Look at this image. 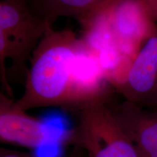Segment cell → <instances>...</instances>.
Segmentation results:
<instances>
[{
	"label": "cell",
	"instance_id": "1",
	"mask_svg": "<svg viewBox=\"0 0 157 157\" xmlns=\"http://www.w3.org/2000/svg\"><path fill=\"white\" fill-rule=\"evenodd\" d=\"M80 39L65 29L49 31L31 56L22 96L15 101L24 111L73 106V65Z\"/></svg>",
	"mask_w": 157,
	"mask_h": 157
},
{
	"label": "cell",
	"instance_id": "2",
	"mask_svg": "<svg viewBox=\"0 0 157 157\" xmlns=\"http://www.w3.org/2000/svg\"><path fill=\"white\" fill-rule=\"evenodd\" d=\"M79 23L82 40L96 56L120 55L131 63L157 31L144 0H107Z\"/></svg>",
	"mask_w": 157,
	"mask_h": 157
},
{
	"label": "cell",
	"instance_id": "3",
	"mask_svg": "<svg viewBox=\"0 0 157 157\" xmlns=\"http://www.w3.org/2000/svg\"><path fill=\"white\" fill-rule=\"evenodd\" d=\"M53 28L31 12L28 0L0 2V71L5 72L6 59L12 69L25 81L33 52L42 39Z\"/></svg>",
	"mask_w": 157,
	"mask_h": 157
},
{
	"label": "cell",
	"instance_id": "4",
	"mask_svg": "<svg viewBox=\"0 0 157 157\" xmlns=\"http://www.w3.org/2000/svg\"><path fill=\"white\" fill-rule=\"evenodd\" d=\"M106 103L92 102L72 111L78 116V124L71 142L84 151L87 157H142Z\"/></svg>",
	"mask_w": 157,
	"mask_h": 157
},
{
	"label": "cell",
	"instance_id": "5",
	"mask_svg": "<svg viewBox=\"0 0 157 157\" xmlns=\"http://www.w3.org/2000/svg\"><path fill=\"white\" fill-rule=\"evenodd\" d=\"M125 101L157 108V31L142 45L122 83L115 89Z\"/></svg>",
	"mask_w": 157,
	"mask_h": 157
},
{
	"label": "cell",
	"instance_id": "6",
	"mask_svg": "<svg viewBox=\"0 0 157 157\" xmlns=\"http://www.w3.org/2000/svg\"><path fill=\"white\" fill-rule=\"evenodd\" d=\"M50 131L43 121L29 115L13 98L0 93V141L29 148L44 146Z\"/></svg>",
	"mask_w": 157,
	"mask_h": 157
},
{
	"label": "cell",
	"instance_id": "7",
	"mask_svg": "<svg viewBox=\"0 0 157 157\" xmlns=\"http://www.w3.org/2000/svg\"><path fill=\"white\" fill-rule=\"evenodd\" d=\"M106 105L142 157H157V110L125 100H111Z\"/></svg>",
	"mask_w": 157,
	"mask_h": 157
},
{
	"label": "cell",
	"instance_id": "8",
	"mask_svg": "<svg viewBox=\"0 0 157 157\" xmlns=\"http://www.w3.org/2000/svg\"><path fill=\"white\" fill-rule=\"evenodd\" d=\"M32 13L53 26L62 17H74L81 22L107 0H28Z\"/></svg>",
	"mask_w": 157,
	"mask_h": 157
},
{
	"label": "cell",
	"instance_id": "9",
	"mask_svg": "<svg viewBox=\"0 0 157 157\" xmlns=\"http://www.w3.org/2000/svg\"><path fill=\"white\" fill-rule=\"evenodd\" d=\"M0 157H34L30 153L19 151L5 148H0Z\"/></svg>",
	"mask_w": 157,
	"mask_h": 157
},
{
	"label": "cell",
	"instance_id": "10",
	"mask_svg": "<svg viewBox=\"0 0 157 157\" xmlns=\"http://www.w3.org/2000/svg\"><path fill=\"white\" fill-rule=\"evenodd\" d=\"M144 2L151 19L157 23V0H144Z\"/></svg>",
	"mask_w": 157,
	"mask_h": 157
},
{
	"label": "cell",
	"instance_id": "11",
	"mask_svg": "<svg viewBox=\"0 0 157 157\" xmlns=\"http://www.w3.org/2000/svg\"><path fill=\"white\" fill-rule=\"evenodd\" d=\"M70 157H87V155L84 154V156L82 154H74L73 156H71Z\"/></svg>",
	"mask_w": 157,
	"mask_h": 157
}]
</instances>
